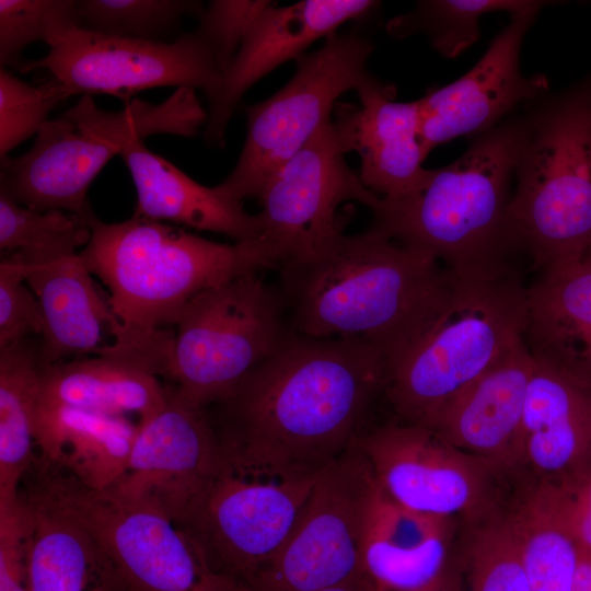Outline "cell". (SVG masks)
<instances>
[{
	"mask_svg": "<svg viewBox=\"0 0 591 591\" xmlns=\"http://www.w3.org/2000/svg\"><path fill=\"white\" fill-rule=\"evenodd\" d=\"M374 45L356 32L333 33L300 56L293 77L265 101L246 106V139L231 173L217 187L242 201L259 197L270 176L328 120L340 95L376 78L368 70Z\"/></svg>",
	"mask_w": 591,
	"mask_h": 591,
	"instance_id": "30bf717a",
	"label": "cell"
},
{
	"mask_svg": "<svg viewBox=\"0 0 591 591\" xmlns=\"http://www.w3.org/2000/svg\"><path fill=\"white\" fill-rule=\"evenodd\" d=\"M532 0H429L390 20L387 32L395 38L415 33L426 34L434 50L453 58L479 38V20L484 14L513 13L533 5Z\"/></svg>",
	"mask_w": 591,
	"mask_h": 591,
	"instance_id": "1f68e13d",
	"label": "cell"
},
{
	"mask_svg": "<svg viewBox=\"0 0 591 591\" xmlns=\"http://www.w3.org/2000/svg\"><path fill=\"white\" fill-rule=\"evenodd\" d=\"M207 118L192 88H178L158 104L134 99L111 112L82 95L42 126L27 152L1 159L0 192L35 211L85 217L92 210L88 189L113 157L153 135L194 137Z\"/></svg>",
	"mask_w": 591,
	"mask_h": 591,
	"instance_id": "5b68a950",
	"label": "cell"
},
{
	"mask_svg": "<svg viewBox=\"0 0 591 591\" xmlns=\"http://www.w3.org/2000/svg\"><path fill=\"white\" fill-rule=\"evenodd\" d=\"M320 591H371L362 577Z\"/></svg>",
	"mask_w": 591,
	"mask_h": 591,
	"instance_id": "b9f144b4",
	"label": "cell"
},
{
	"mask_svg": "<svg viewBox=\"0 0 591 591\" xmlns=\"http://www.w3.org/2000/svg\"><path fill=\"white\" fill-rule=\"evenodd\" d=\"M137 194L134 216L167 220L189 228L224 234L234 242L262 241L257 215L217 186H204L174 164L150 151L138 139L119 154Z\"/></svg>",
	"mask_w": 591,
	"mask_h": 591,
	"instance_id": "cb8c5ba5",
	"label": "cell"
},
{
	"mask_svg": "<svg viewBox=\"0 0 591 591\" xmlns=\"http://www.w3.org/2000/svg\"><path fill=\"white\" fill-rule=\"evenodd\" d=\"M451 519L419 513L379 487L361 547V577L371 591H431L449 577Z\"/></svg>",
	"mask_w": 591,
	"mask_h": 591,
	"instance_id": "7402d4cb",
	"label": "cell"
},
{
	"mask_svg": "<svg viewBox=\"0 0 591 591\" xmlns=\"http://www.w3.org/2000/svg\"><path fill=\"white\" fill-rule=\"evenodd\" d=\"M45 43L48 53L19 70H46L69 97L109 94L128 103L143 90L176 86L199 89L211 103L222 83L220 68L195 31L164 43L108 36L71 22Z\"/></svg>",
	"mask_w": 591,
	"mask_h": 591,
	"instance_id": "7c38bea8",
	"label": "cell"
},
{
	"mask_svg": "<svg viewBox=\"0 0 591 591\" xmlns=\"http://www.w3.org/2000/svg\"><path fill=\"white\" fill-rule=\"evenodd\" d=\"M546 3L536 1L510 13L508 25L468 72L417 101L426 155L454 138L488 132L519 105L547 91L544 74L524 76L520 69L522 42Z\"/></svg>",
	"mask_w": 591,
	"mask_h": 591,
	"instance_id": "e0dca14e",
	"label": "cell"
},
{
	"mask_svg": "<svg viewBox=\"0 0 591 591\" xmlns=\"http://www.w3.org/2000/svg\"><path fill=\"white\" fill-rule=\"evenodd\" d=\"M522 436L523 462L543 482L568 484L591 472V375L533 357Z\"/></svg>",
	"mask_w": 591,
	"mask_h": 591,
	"instance_id": "44dd1931",
	"label": "cell"
},
{
	"mask_svg": "<svg viewBox=\"0 0 591 591\" xmlns=\"http://www.w3.org/2000/svg\"><path fill=\"white\" fill-rule=\"evenodd\" d=\"M24 265V264H23ZM25 281L44 316L39 338L43 368L70 357L101 356L116 337L119 322L108 300L100 294L79 253L38 266H25Z\"/></svg>",
	"mask_w": 591,
	"mask_h": 591,
	"instance_id": "603a6c76",
	"label": "cell"
},
{
	"mask_svg": "<svg viewBox=\"0 0 591 591\" xmlns=\"http://www.w3.org/2000/svg\"><path fill=\"white\" fill-rule=\"evenodd\" d=\"M524 129V116L500 123L455 162L428 170L412 194L378 197L370 229L432 255L457 281L517 275L513 260L523 252L509 202Z\"/></svg>",
	"mask_w": 591,
	"mask_h": 591,
	"instance_id": "277c9868",
	"label": "cell"
},
{
	"mask_svg": "<svg viewBox=\"0 0 591 591\" xmlns=\"http://www.w3.org/2000/svg\"><path fill=\"white\" fill-rule=\"evenodd\" d=\"M385 375L386 358L372 345L293 332L207 408L224 462L253 477H316L354 447Z\"/></svg>",
	"mask_w": 591,
	"mask_h": 591,
	"instance_id": "6da1fadb",
	"label": "cell"
},
{
	"mask_svg": "<svg viewBox=\"0 0 591 591\" xmlns=\"http://www.w3.org/2000/svg\"><path fill=\"white\" fill-rule=\"evenodd\" d=\"M76 0H0V63L19 69L23 50L74 22Z\"/></svg>",
	"mask_w": 591,
	"mask_h": 591,
	"instance_id": "d590c367",
	"label": "cell"
},
{
	"mask_svg": "<svg viewBox=\"0 0 591 591\" xmlns=\"http://www.w3.org/2000/svg\"><path fill=\"white\" fill-rule=\"evenodd\" d=\"M531 591H571L579 551L563 520L554 485L542 482L508 515Z\"/></svg>",
	"mask_w": 591,
	"mask_h": 591,
	"instance_id": "f546056e",
	"label": "cell"
},
{
	"mask_svg": "<svg viewBox=\"0 0 591 591\" xmlns=\"http://www.w3.org/2000/svg\"><path fill=\"white\" fill-rule=\"evenodd\" d=\"M380 489L409 510L452 519L482 518L490 502L494 463L467 453L433 429L393 424L358 437Z\"/></svg>",
	"mask_w": 591,
	"mask_h": 591,
	"instance_id": "9a60e30c",
	"label": "cell"
},
{
	"mask_svg": "<svg viewBox=\"0 0 591 591\" xmlns=\"http://www.w3.org/2000/svg\"><path fill=\"white\" fill-rule=\"evenodd\" d=\"M528 288L518 274L457 281L434 321L386 361L384 391L405 422L428 425L523 340Z\"/></svg>",
	"mask_w": 591,
	"mask_h": 591,
	"instance_id": "52a82bcc",
	"label": "cell"
},
{
	"mask_svg": "<svg viewBox=\"0 0 591 591\" xmlns=\"http://www.w3.org/2000/svg\"><path fill=\"white\" fill-rule=\"evenodd\" d=\"M167 395V386L149 368L105 354L43 368L38 404L137 415L141 422L163 408Z\"/></svg>",
	"mask_w": 591,
	"mask_h": 591,
	"instance_id": "83f0119b",
	"label": "cell"
},
{
	"mask_svg": "<svg viewBox=\"0 0 591 591\" xmlns=\"http://www.w3.org/2000/svg\"><path fill=\"white\" fill-rule=\"evenodd\" d=\"M378 490L354 444L315 478L299 521L247 591H320L361 577V547Z\"/></svg>",
	"mask_w": 591,
	"mask_h": 591,
	"instance_id": "4fadbf2b",
	"label": "cell"
},
{
	"mask_svg": "<svg viewBox=\"0 0 591 591\" xmlns=\"http://www.w3.org/2000/svg\"><path fill=\"white\" fill-rule=\"evenodd\" d=\"M357 94L360 105L336 103L334 127L346 153L359 154L363 186L380 198L401 199L428 174L418 102H396L394 85L380 80Z\"/></svg>",
	"mask_w": 591,
	"mask_h": 591,
	"instance_id": "d6986e66",
	"label": "cell"
},
{
	"mask_svg": "<svg viewBox=\"0 0 591 591\" xmlns=\"http://www.w3.org/2000/svg\"><path fill=\"white\" fill-rule=\"evenodd\" d=\"M431 591H460L457 588L454 587L452 583V577H449L443 583H441L439 587L434 588Z\"/></svg>",
	"mask_w": 591,
	"mask_h": 591,
	"instance_id": "7bdbcfd3",
	"label": "cell"
},
{
	"mask_svg": "<svg viewBox=\"0 0 591 591\" xmlns=\"http://www.w3.org/2000/svg\"><path fill=\"white\" fill-rule=\"evenodd\" d=\"M19 494L31 521L32 591H129L107 554L81 524L26 482Z\"/></svg>",
	"mask_w": 591,
	"mask_h": 591,
	"instance_id": "484cf974",
	"label": "cell"
},
{
	"mask_svg": "<svg viewBox=\"0 0 591 591\" xmlns=\"http://www.w3.org/2000/svg\"><path fill=\"white\" fill-rule=\"evenodd\" d=\"M468 591H531L510 520L478 526L468 549Z\"/></svg>",
	"mask_w": 591,
	"mask_h": 591,
	"instance_id": "836d02e7",
	"label": "cell"
},
{
	"mask_svg": "<svg viewBox=\"0 0 591 591\" xmlns=\"http://www.w3.org/2000/svg\"><path fill=\"white\" fill-rule=\"evenodd\" d=\"M523 340L534 358L591 374V268L582 260L542 270L528 288Z\"/></svg>",
	"mask_w": 591,
	"mask_h": 591,
	"instance_id": "4316f807",
	"label": "cell"
},
{
	"mask_svg": "<svg viewBox=\"0 0 591 591\" xmlns=\"http://www.w3.org/2000/svg\"><path fill=\"white\" fill-rule=\"evenodd\" d=\"M553 485L563 520L578 551L591 556V472L571 483Z\"/></svg>",
	"mask_w": 591,
	"mask_h": 591,
	"instance_id": "ab89813d",
	"label": "cell"
},
{
	"mask_svg": "<svg viewBox=\"0 0 591 591\" xmlns=\"http://www.w3.org/2000/svg\"><path fill=\"white\" fill-rule=\"evenodd\" d=\"M524 118L512 229L542 270L581 262L591 245V74Z\"/></svg>",
	"mask_w": 591,
	"mask_h": 591,
	"instance_id": "8992f818",
	"label": "cell"
},
{
	"mask_svg": "<svg viewBox=\"0 0 591 591\" xmlns=\"http://www.w3.org/2000/svg\"><path fill=\"white\" fill-rule=\"evenodd\" d=\"M187 0H79L74 22L84 30L124 38L159 40L189 13H201Z\"/></svg>",
	"mask_w": 591,
	"mask_h": 591,
	"instance_id": "d6a6232c",
	"label": "cell"
},
{
	"mask_svg": "<svg viewBox=\"0 0 591 591\" xmlns=\"http://www.w3.org/2000/svg\"><path fill=\"white\" fill-rule=\"evenodd\" d=\"M138 428L128 417L37 404L33 460L105 490L125 472Z\"/></svg>",
	"mask_w": 591,
	"mask_h": 591,
	"instance_id": "d4e9b609",
	"label": "cell"
},
{
	"mask_svg": "<svg viewBox=\"0 0 591 591\" xmlns=\"http://www.w3.org/2000/svg\"><path fill=\"white\" fill-rule=\"evenodd\" d=\"M30 513L23 498L0 503V591H32L28 571Z\"/></svg>",
	"mask_w": 591,
	"mask_h": 591,
	"instance_id": "f35d334b",
	"label": "cell"
},
{
	"mask_svg": "<svg viewBox=\"0 0 591 591\" xmlns=\"http://www.w3.org/2000/svg\"><path fill=\"white\" fill-rule=\"evenodd\" d=\"M24 477L94 537L129 591H247L213 570L199 545L162 511L37 462Z\"/></svg>",
	"mask_w": 591,
	"mask_h": 591,
	"instance_id": "9c48e42d",
	"label": "cell"
},
{
	"mask_svg": "<svg viewBox=\"0 0 591 591\" xmlns=\"http://www.w3.org/2000/svg\"><path fill=\"white\" fill-rule=\"evenodd\" d=\"M582 262L591 268V245L589 246L588 251L586 252Z\"/></svg>",
	"mask_w": 591,
	"mask_h": 591,
	"instance_id": "ee69618b",
	"label": "cell"
},
{
	"mask_svg": "<svg viewBox=\"0 0 591 591\" xmlns=\"http://www.w3.org/2000/svg\"><path fill=\"white\" fill-rule=\"evenodd\" d=\"M315 478L253 477L223 462L175 523L213 570L247 590L290 537Z\"/></svg>",
	"mask_w": 591,
	"mask_h": 591,
	"instance_id": "8fae6325",
	"label": "cell"
},
{
	"mask_svg": "<svg viewBox=\"0 0 591 591\" xmlns=\"http://www.w3.org/2000/svg\"><path fill=\"white\" fill-rule=\"evenodd\" d=\"M23 263L2 256L0 264V350L25 338L42 336L44 316L39 302L26 287Z\"/></svg>",
	"mask_w": 591,
	"mask_h": 591,
	"instance_id": "74e56055",
	"label": "cell"
},
{
	"mask_svg": "<svg viewBox=\"0 0 591 591\" xmlns=\"http://www.w3.org/2000/svg\"><path fill=\"white\" fill-rule=\"evenodd\" d=\"M91 237L79 253L107 286L119 331L107 352L136 360L167 380L176 325L201 292L232 279L277 268L263 241L223 244L182 228L132 216L115 223L85 216Z\"/></svg>",
	"mask_w": 591,
	"mask_h": 591,
	"instance_id": "3957f363",
	"label": "cell"
},
{
	"mask_svg": "<svg viewBox=\"0 0 591 591\" xmlns=\"http://www.w3.org/2000/svg\"><path fill=\"white\" fill-rule=\"evenodd\" d=\"M378 5L371 0H304L268 5L242 42L222 76L218 95L209 103L205 141L221 148L229 120L251 86L286 61L297 60L317 39L336 33L347 21L364 18Z\"/></svg>",
	"mask_w": 591,
	"mask_h": 591,
	"instance_id": "ac0fdd59",
	"label": "cell"
},
{
	"mask_svg": "<svg viewBox=\"0 0 591 591\" xmlns=\"http://www.w3.org/2000/svg\"><path fill=\"white\" fill-rule=\"evenodd\" d=\"M69 95L54 80L33 85L0 69V157L37 135L48 114Z\"/></svg>",
	"mask_w": 591,
	"mask_h": 591,
	"instance_id": "e575fe53",
	"label": "cell"
},
{
	"mask_svg": "<svg viewBox=\"0 0 591 591\" xmlns=\"http://www.w3.org/2000/svg\"><path fill=\"white\" fill-rule=\"evenodd\" d=\"M345 154L331 119L264 186L257 213L260 239L277 269L315 254L343 233L337 218L343 202L354 200L370 209L378 199L348 166Z\"/></svg>",
	"mask_w": 591,
	"mask_h": 591,
	"instance_id": "5bb4252c",
	"label": "cell"
},
{
	"mask_svg": "<svg viewBox=\"0 0 591 591\" xmlns=\"http://www.w3.org/2000/svg\"><path fill=\"white\" fill-rule=\"evenodd\" d=\"M91 237L85 217L63 211L44 212L24 207L0 192V250L25 266L45 265L77 254Z\"/></svg>",
	"mask_w": 591,
	"mask_h": 591,
	"instance_id": "4dcf8cb0",
	"label": "cell"
},
{
	"mask_svg": "<svg viewBox=\"0 0 591 591\" xmlns=\"http://www.w3.org/2000/svg\"><path fill=\"white\" fill-rule=\"evenodd\" d=\"M571 591H591V556L580 552Z\"/></svg>",
	"mask_w": 591,
	"mask_h": 591,
	"instance_id": "60d3db41",
	"label": "cell"
},
{
	"mask_svg": "<svg viewBox=\"0 0 591 591\" xmlns=\"http://www.w3.org/2000/svg\"><path fill=\"white\" fill-rule=\"evenodd\" d=\"M175 326L167 385L204 408L228 397L294 332L279 289L258 273L201 292Z\"/></svg>",
	"mask_w": 591,
	"mask_h": 591,
	"instance_id": "ba28073f",
	"label": "cell"
},
{
	"mask_svg": "<svg viewBox=\"0 0 591 591\" xmlns=\"http://www.w3.org/2000/svg\"><path fill=\"white\" fill-rule=\"evenodd\" d=\"M279 271L296 333L360 340L386 361L434 321L457 283L432 255L372 229L340 233Z\"/></svg>",
	"mask_w": 591,
	"mask_h": 591,
	"instance_id": "7a4b0ae2",
	"label": "cell"
},
{
	"mask_svg": "<svg viewBox=\"0 0 591 591\" xmlns=\"http://www.w3.org/2000/svg\"><path fill=\"white\" fill-rule=\"evenodd\" d=\"M166 386V404L139 422L127 467L105 490L177 522L224 461L207 408Z\"/></svg>",
	"mask_w": 591,
	"mask_h": 591,
	"instance_id": "2e32d148",
	"label": "cell"
},
{
	"mask_svg": "<svg viewBox=\"0 0 591 591\" xmlns=\"http://www.w3.org/2000/svg\"><path fill=\"white\" fill-rule=\"evenodd\" d=\"M533 357L521 340L426 427L500 468L523 462V416Z\"/></svg>",
	"mask_w": 591,
	"mask_h": 591,
	"instance_id": "ffe728a7",
	"label": "cell"
},
{
	"mask_svg": "<svg viewBox=\"0 0 591 591\" xmlns=\"http://www.w3.org/2000/svg\"><path fill=\"white\" fill-rule=\"evenodd\" d=\"M39 345L28 337L0 350V503L16 499L34 456Z\"/></svg>",
	"mask_w": 591,
	"mask_h": 591,
	"instance_id": "f1b7e54d",
	"label": "cell"
},
{
	"mask_svg": "<svg viewBox=\"0 0 591 591\" xmlns=\"http://www.w3.org/2000/svg\"><path fill=\"white\" fill-rule=\"evenodd\" d=\"M271 1L213 0L199 14L195 33L209 47L222 76L257 18Z\"/></svg>",
	"mask_w": 591,
	"mask_h": 591,
	"instance_id": "8d00e7d4",
	"label": "cell"
}]
</instances>
